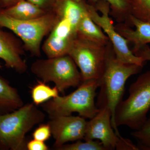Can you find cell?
<instances>
[{"mask_svg":"<svg viewBox=\"0 0 150 150\" xmlns=\"http://www.w3.org/2000/svg\"><path fill=\"white\" fill-rule=\"evenodd\" d=\"M107 47V59L104 72L101 78L98 80L100 91L97 107L98 109L104 106L109 108L111 112L112 128L117 136L121 137L115 124L116 108L122 100L126 81L131 76L140 73L143 67L118 61L110 41Z\"/></svg>","mask_w":150,"mask_h":150,"instance_id":"obj_1","label":"cell"},{"mask_svg":"<svg viewBox=\"0 0 150 150\" xmlns=\"http://www.w3.org/2000/svg\"><path fill=\"white\" fill-rule=\"evenodd\" d=\"M45 118V113L33 103L0 115V150H27L25 135Z\"/></svg>","mask_w":150,"mask_h":150,"instance_id":"obj_2","label":"cell"},{"mask_svg":"<svg viewBox=\"0 0 150 150\" xmlns=\"http://www.w3.org/2000/svg\"><path fill=\"white\" fill-rule=\"evenodd\" d=\"M98 80L83 81L76 90L67 96H59L41 105L49 118L58 116L71 115L78 112L81 117L91 119L99 111L95 103Z\"/></svg>","mask_w":150,"mask_h":150,"instance_id":"obj_3","label":"cell"},{"mask_svg":"<svg viewBox=\"0 0 150 150\" xmlns=\"http://www.w3.org/2000/svg\"><path fill=\"white\" fill-rule=\"evenodd\" d=\"M129 91L128 98L116 108L115 124L117 127L126 126L137 130L144 124L150 111V71L139 76Z\"/></svg>","mask_w":150,"mask_h":150,"instance_id":"obj_4","label":"cell"},{"mask_svg":"<svg viewBox=\"0 0 150 150\" xmlns=\"http://www.w3.org/2000/svg\"><path fill=\"white\" fill-rule=\"evenodd\" d=\"M59 14L51 13L30 20H19L6 15L0 8V27L12 30L24 43L25 49L33 56L40 57L43 38L49 34L61 19Z\"/></svg>","mask_w":150,"mask_h":150,"instance_id":"obj_5","label":"cell"},{"mask_svg":"<svg viewBox=\"0 0 150 150\" xmlns=\"http://www.w3.org/2000/svg\"><path fill=\"white\" fill-rule=\"evenodd\" d=\"M30 69L44 82L54 83L62 94L70 87L79 86L82 82L80 72L69 55L38 59L33 63Z\"/></svg>","mask_w":150,"mask_h":150,"instance_id":"obj_6","label":"cell"},{"mask_svg":"<svg viewBox=\"0 0 150 150\" xmlns=\"http://www.w3.org/2000/svg\"><path fill=\"white\" fill-rule=\"evenodd\" d=\"M107 45H100L77 35L75 37L68 55L80 69L82 81L99 80L102 76L107 59Z\"/></svg>","mask_w":150,"mask_h":150,"instance_id":"obj_7","label":"cell"},{"mask_svg":"<svg viewBox=\"0 0 150 150\" xmlns=\"http://www.w3.org/2000/svg\"><path fill=\"white\" fill-rule=\"evenodd\" d=\"M86 8L93 21L103 30L113 47L116 59L125 64H135L144 67V61L134 55L129 46V42L115 29L109 17L110 5L107 2L99 1L94 5L86 3Z\"/></svg>","mask_w":150,"mask_h":150,"instance_id":"obj_8","label":"cell"},{"mask_svg":"<svg viewBox=\"0 0 150 150\" xmlns=\"http://www.w3.org/2000/svg\"><path fill=\"white\" fill-rule=\"evenodd\" d=\"M125 139L118 137L113 130L111 112L106 106L99 108L96 115L87 121L84 139L99 140L106 150H121Z\"/></svg>","mask_w":150,"mask_h":150,"instance_id":"obj_9","label":"cell"},{"mask_svg":"<svg viewBox=\"0 0 150 150\" xmlns=\"http://www.w3.org/2000/svg\"><path fill=\"white\" fill-rule=\"evenodd\" d=\"M48 124L55 140L54 149L70 142L84 139L87 121L81 116L63 115L50 118Z\"/></svg>","mask_w":150,"mask_h":150,"instance_id":"obj_10","label":"cell"},{"mask_svg":"<svg viewBox=\"0 0 150 150\" xmlns=\"http://www.w3.org/2000/svg\"><path fill=\"white\" fill-rule=\"evenodd\" d=\"M76 35V30L62 17L43 43L42 50L48 58L68 55Z\"/></svg>","mask_w":150,"mask_h":150,"instance_id":"obj_11","label":"cell"},{"mask_svg":"<svg viewBox=\"0 0 150 150\" xmlns=\"http://www.w3.org/2000/svg\"><path fill=\"white\" fill-rule=\"evenodd\" d=\"M24 45L16 36L10 33L0 30V59L5 66L17 72L23 74L27 69L26 62L23 59Z\"/></svg>","mask_w":150,"mask_h":150,"instance_id":"obj_12","label":"cell"},{"mask_svg":"<svg viewBox=\"0 0 150 150\" xmlns=\"http://www.w3.org/2000/svg\"><path fill=\"white\" fill-rule=\"evenodd\" d=\"M129 26L125 23H118L115 29L128 42L134 45L132 51L134 54L143 46L150 43V23L142 21L131 15Z\"/></svg>","mask_w":150,"mask_h":150,"instance_id":"obj_13","label":"cell"},{"mask_svg":"<svg viewBox=\"0 0 150 150\" xmlns=\"http://www.w3.org/2000/svg\"><path fill=\"white\" fill-rule=\"evenodd\" d=\"M76 32L77 35L79 37L100 45L105 46L110 41L107 35L103 32L101 28L89 16L87 8L78 23Z\"/></svg>","mask_w":150,"mask_h":150,"instance_id":"obj_14","label":"cell"},{"mask_svg":"<svg viewBox=\"0 0 150 150\" xmlns=\"http://www.w3.org/2000/svg\"><path fill=\"white\" fill-rule=\"evenodd\" d=\"M24 105L17 90L0 77V115L12 112Z\"/></svg>","mask_w":150,"mask_h":150,"instance_id":"obj_15","label":"cell"},{"mask_svg":"<svg viewBox=\"0 0 150 150\" xmlns=\"http://www.w3.org/2000/svg\"><path fill=\"white\" fill-rule=\"evenodd\" d=\"M0 8L7 15L19 20L34 19L47 13L27 0H21L7 8Z\"/></svg>","mask_w":150,"mask_h":150,"instance_id":"obj_16","label":"cell"},{"mask_svg":"<svg viewBox=\"0 0 150 150\" xmlns=\"http://www.w3.org/2000/svg\"><path fill=\"white\" fill-rule=\"evenodd\" d=\"M86 2L84 0L77 2L74 0H63L60 14L62 17L70 23L75 30L86 11Z\"/></svg>","mask_w":150,"mask_h":150,"instance_id":"obj_17","label":"cell"},{"mask_svg":"<svg viewBox=\"0 0 150 150\" xmlns=\"http://www.w3.org/2000/svg\"><path fill=\"white\" fill-rule=\"evenodd\" d=\"M89 4L94 5L99 1L107 2L110 5V14L118 23H125L129 26L131 15V0H88Z\"/></svg>","mask_w":150,"mask_h":150,"instance_id":"obj_18","label":"cell"},{"mask_svg":"<svg viewBox=\"0 0 150 150\" xmlns=\"http://www.w3.org/2000/svg\"><path fill=\"white\" fill-rule=\"evenodd\" d=\"M59 90L56 86L51 87L42 81H38L31 90L33 103L37 106L59 96Z\"/></svg>","mask_w":150,"mask_h":150,"instance_id":"obj_19","label":"cell"},{"mask_svg":"<svg viewBox=\"0 0 150 150\" xmlns=\"http://www.w3.org/2000/svg\"><path fill=\"white\" fill-rule=\"evenodd\" d=\"M131 15L150 23V0H131Z\"/></svg>","mask_w":150,"mask_h":150,"instance_id":"obj_20","label":"cell"},{"mask_svg":"<svg viewBox=\"0 0 150 150\" xmlns=\"http://www.w3.org/2000/svg\"><path fill=\"white\" fill-rule=\"evenodd\" d=\"M78 140L70 144H64L55 149L57 150H106L102 143L93 140Z\"/></svg>","mask_w":150,"mask_h":150,"instance_id":"obj_21","label":"cell"},{"mask_svg":"<svg viewBox=\"0 0 150 150\" xmlns=\"http://www.w3.org/2000/svg\"><path fill=\"white\" fill-rule=\"evenodd\" d=\"M131 136L138 142V146L148 147L150 146V117L140 129L134 130Z\"/></svg>","mask_w":150,"mask_h":150,"instance_id":"obj_22","label":"cell"},{"mask_svg":"<svg viewBox=\"0 0 150 150\" xmlns=\"http://www.w3.org/2000/svg\"><path fill=\"white\" fill-rule=\"evenodd\" d=\"M47 13L60 14V8L63 0H27Z\"/></svg>","mask_w":150,"mask_h":150,"instance_id":"obj_23","label":"cell"},{"mask_svg":"<svg viewBox=\"0 0 150 150\" xmlns=\"http://www.w3.org/2000/svg\"><path fill=\"white\" fill-rule=\"evenodd\" d=\"M51 136V127L48 123L40 124L32 134L33 139L43 142L49 139Z\"/></svg>","mask_w":150,"mask_h":150,"instance_id":"obj_24","label":"cell"},{"mask_svg":"<svg viewBox=\"0 0 150 150\" xmlns=\"http://www.w3.org/2000/svg\"><path fill=\"white\" fill-rule=\"evenodd\" d=\"M27 150H48V146L42 141L34 139L30 140L27 142L26 145Z\"/></svg>","mask_w":150,"mask_h":150,"instance_id":"obj_25","label":"cell"},{"mask_svg":"<svg viewBox=\"0 0 150 150\" xmlns=\"http://www.w3.org/2000/svg\"><path fill=\"white\" fill-rule=\"evenodd\" d=\"M146 62L150 61V48L147 45L143 46L134 54Z\"/></svg>","mask_w":150,"mask_h":150,"instance_id":"obj_26","label":"cell"},{"mask_svg":"<svg viewBox=\"0 0 150 150\" xmlns=\"http://www.w3.org/2000/svg\"><path fill=\"white\" fill-rule=\"evenodd\" d=\"M21 1V0H0V8H7Z\"/></svg>","mask_w":150,"mask_h":150,"instance_id":"obj_27","label":"cell"},{"mask_svg":"<svg viewBox=\"0 0 150 150\" xmlns=\"http://www.w3.org/2000/svg\"><path fill=\"white\" fill-rule=\"evenodd\" d=\"M139 149L142 150H150V146L148 147L138 146Z\"/></svg>","mask_w":150,"mask_h":150,"instance_id":"obj_28","label":"cell"},{"mask_svg":"<svg viewBox=\"0 0 150 150\" xmlns=\"http://www.w3.org/2000/svg\"><path fill=\"white\" fill-rule=\"evenodd\" d=\"M74 1H76L77 2H80L81 1H82V0H74Z\"/></svg>","mask_w":150,"mask_h":150,"instance_id":"obj_29","label":"cell"},{"mask_svg":"<svg viewBox=\"0 0 150 150\" xmlns=\"http://www.w3.org/2000/svg\"></svg>","mask_w":150,"mask_h":150,"instance_id":"obj_30","label":"cell"}]
</instances>
